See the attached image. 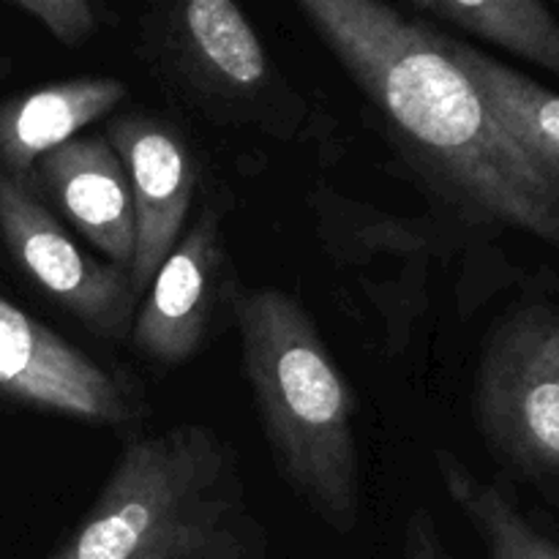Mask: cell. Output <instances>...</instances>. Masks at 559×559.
I'll list each match as a JSON object with an SVG mask.
<instances>
[{
  "label": "cell",
  "mask_w": 559,
  "mask_h": 559,
  "mask_svg": "<svg viewBox=\"0 0 559 559\" xmlns=\"http://www.w3.org/2000/svg\"><path fill=\"white\" fill-rule=\"evenodd\" d=\"M298 11L435 197L464 222L559 249V194L486 107L440 27L377 0H300Z\"/></svg>",
  "instance_id": "6da1fadb"
},
{
  "label": "cell",
  "mask_w": 559,
  "mask_h": 559,
  "mask_svg": "<svg viewBox=\"0 0 559 559\" xmlns=\"http://www.w3.org/2000/svg\"><path fill=\"white\" fill-rule=\"evenodd\" d=\"M47 559H271L233 442L205 424L126 437L112 469Z\"/></svg>",
  "instance_id": "7a4b0ae2"
},
{
  "label": "cell",
  "mask_w": 559,
  "mask_h": 559,
  "mask_svg": "<svg viewBox=\"0 0 559 559\" xmlns=\"http://www.w3.org/2000/svg\"><path fill=\"white\" fill-rule=\"evenodd\" d=\"M240 360L273 467L336 535L360 524L355 399L309 311L276 287L233 300Z\"/></svg>",
  "instance_id": "3957f363"
},
{
  "label": "cell",
  "mask_w": 559,
  "mask_h": 559,
  "mask_svg": "<svg viewBox=\"0 0 559 559\" xmlns=\"http://www.w3.org/2000/svg\"><path fill=\"white\" fill-rule=\"evenodd\" d=\"M134 55L175 104L216 129L306 140L309 102L233 0L147 5L134 27Z\"/></svg>",
  "instance_id": "277c9868"
},
{
  "label": "cell",
  "mask_w": 559,
  "mask_h": 559,
  "mask_svg": "<svg viewBox=\"0 0 559 559\" xmlns=\"http://www.w3.org/2000/svg\"><path fill=\"white\" fill-rule=\"evenodd\" d=\"M473 418L491 456L549 489L559 480V309L511 306L486 333L473 388Z\"/></svg>",
  "instance_id": "5b68a950"
},
{
  "label": "cell",
  "mask_w": 559,
  "mask_h": 559,
  "mask_svg": "<svg viewBox=\"0 0 559 559\" xmlns=\"http://www.w3.org/2000/svg\"><path fill=\"white\" fill-rule=\"evenodd\" d=\"M0 402L123 437L142 431L151 413L134 374L96 358L5 298H0Z\"/></svg>",
  "instance_id": "8992f818"
},
{
  "label": "cell",
  "mask_w": 559,
  "mask_h": 559,
  "mask_svg": "<svg viewBox=\"0 0 559 559\" xmlns=\"http://www.w3.org/2000/svg\"><path fill=\"white\" fill-rule=\"evenodd\" d=\"M0 243L16 271L85 331L107 342L129 338L140 306L129 271L87 254L33 180L0 173Z\"/></svg>",
  "instance_id": "52a82bcc"
},
{
  "label": "cell",
  "mask_w": 559,
  "mask_h": 559,
  "mask_svg": "<svg viewBox=\"0 0 559 559\" xmlns=\"http://www.w3.org/2000/svg\"><path fill=\"white\" fill-rule=\"evenodd\" d=\"M104 136L118 153L129 180L136 227L129 278L142 300L151 278L189 227L200 164L178 126L142 109L115 112Z\"/></svg>",
  "instance_id": "ba28073f"
},
{
  "label": "cell",
  "mask_w": 559,
  "mask_h": 559,
  "mask_svg": "<svg viewBox=\"0 0 559 559\" xmlns=\"http://www.w3.org/2000/svg\"><path fill=\"white\" fill-rule=\"evenodd\" d=\"M224 271L222 213L205 205L183 229L136 306L129 333L136 355L158 366H183L197 358L222 306Z\"/></svg>",
  "instance_id": "9c48e42d"
},
{
  "label": "cell",
  "mask_w": 559,
  "mask_h": 559,
  "mask_svg": "<svg viewBox=\"0 0 559 559\" xmlns=\"http://www.w3.org/2000/svg\"><path fill=\"white\" fill-rule=\"evenodd\" d=\"M33 183L52 211L102 254L131 271L136 246L134 205L118 153L104 134H82L47 153Z\"/></svg>",
  "instance_id": "30bf717a"
},
{
  "label": "cell",
  "mask_w": 559,
  "mask_h": 559,
  "mask_svg": "<svg viewBox=\"0 0 559 559\" xmlns=\"http://www.w3.org/2000/svg\"><path fill=\"white\" fill-rule=\"evenodd\" d=\"M129 96L118 76H76L49 82L0 102V173L33 180L47 153L109 120Z\"/></svg>",
  "instance_id": "8fae6325"
},
{
  "label": "cell",
  "mask_w": 559,
  "mask_h": 559,
  "mask_svg": "<svg viewBox=\"0 0 559 559\" xmlns=\"http://www.w3.org/2000/svg\"><path fill=\"white\" fill-rule=\"evenodd\" d=\"M442 38L451 58L473 80L486 107L559 194V93L480 52L462 38L448 33H442Z\"/></svg>",
  "instance_id": "7c38bea8"
},
{
  "label": "cell",
  "mask_w": 559,
  "mask_h": 559,
  "mask_svg": "<svg viewBox=\"0 0 559 559\" xmlns=\"http://www.w3.org/2000/svg\"><path fill=\"white\" fill-rule=\"evenodd\" d=\"M407 14L462 31L559 76V20L538 0H409Z\"/></svg>",
  "instance_id": "4fadbf2b"
},
{
  "label": "cell",
  "mask_w": 559,
  "mask_h": 559,
  "mask_svg": "<svg viewBox=\"0 0 559 559\" xmlns=\"http://www.w3.org/2000/svg\"><path fill=\"white\" fill-rule=\"evenodd\" d=\"M437 475L448 500L484 540L489 559H559V540L522 511L516 497L484 480L451 451L435 453Z\"/></svg>",
  "instance_id": "5bb4252c"
},
{
  "label": "cell",
  "mask_w": 559,
  "mask_h": 559,
  "mask_svg": "<svg viewBox=\"0 0 559 559\" xmlns=\"http://www.w3.org/2000/svg\"><path fill=\"white\" fill-rule=\"evenodd\" d=\"M11 9L31 16L60 47H85L104 27V9L91 0H11Z\"/></svg>",
  "instance_id": "9a60e30c"
},
{
  "label": "cell",
  "mask_w": 559,
  "mask_h": 559,
  "mask_svg": "<svg viewBox=\"0 0 559 559\" xmlns=\"http://www.w3.org/2000/svg\"><path fill=\"white\" fill-rule=\"evenodd\" d=\"M404 559H456L448 549L445 538L440 533L435 513L429 508L418 506L404 522V540H402Z\"/></svg>",
  "instance_id": "2e32d148"
},
{
  "label": "cell",
  "mask_w": 559,
  "mask_h": 559,
  "mask_svg": "<svg viewBox=\"0 0 559 559\" xmlns=\"http://www.w3.org/2000/svg\"><path fill=\"white\" fill-rule=\"evenodd\" d=\"M11 71H14V58H9V55H0V85L9 80Z\"/></svg>",
  "instance_id": "e0dca14e"
}]
</instances>
